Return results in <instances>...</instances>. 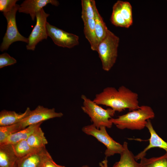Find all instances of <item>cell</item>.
Returning a JSON list of instances; mask_svg holds the SVG:
<instances>
[{
    "label": "cell",
    "instance_id": "6da1fadb",
    "mask_svg": "<svg viewBox=\"0 0 167 167\" xmlns=\"http://www.w3.org/2000/svg\"><path fill=\"white\" fill-rule=\"evenodd\" d=\"M93 101L99 105L109 107L115 112H121L126 109L131 111L140 107L138 94L123 85L118 89L113 87L105 88L96 95Z\"/></svg>",
    "mask_w": 167,
    "mask_h": 167
},
{
    "label": "cell",
    "instance_id": "7a4b0ae2",
    "mask_svg": "<svg viewBox=\"0 0 167 167\" xmlns=\"http://www.w3.org/2000/svg\"><path fill=\"white\" fill-rule=\"evenodd\" d=\"M154 112L150 106L143 105L138 109L131 111L110 121L118 129L141 130L146 127L147 121L154 118Z\"/></svg>",
    "mask_w": 167,
    "mask_h": 167
},
{
    "label": "cell",
    "instance_id": "3957f363",
    "mask_svg": "<svg viewBox=\"0 0 167 167\" xmlns=\"http://www.w3.org/2000/svg\"><path fill=\"white\" fill-rule=\"evenodd\" d=\"M81 98L83 100L81 109L90 118L93 125L97 129L102 126L111 128L113 124L110 119L115 113L113 109L110 108L103 109L84 95H81Z\"/></svg>",
    "mask_w": 167,
    "mask_h": 167
},
{
    "label": "cell",
    "instance_id": "277c9868",
    "mask_svg": "<svg viewBox=\"0 0 167 167\" xmlns=\"http://www.w3.org/2000/svg\"><path fill=\"white\" fill-rule=\"evenodd\" d=\"M119 42V37L109 30L105 37L98 44L97 52L105 71H109L116 62Z\"/></svg>",
    "mask_w": 167,
    "mask_h": 167
},
{
    "label": "cell",
    "instance_id": "5b68a950",
    "mask_svg": "<svg viewBox=\"0 0 167 167\" xmlns=\"http://www.w3.org/2000/svg\"><path fill=\"white\" fill-rule=\"evenodd\" d=\"M104 126L97 129L92 124L84 126L82 131L85 134L95 138L106 147L104 154L107 157L116 154H120L123 151V145L113 139L107 133Z\"/></svg>",
    "mask_w": 167,
    "mask_h": 167
},
{
    "label": "cell",
    "instance_id": "8992f818",
    "mask_svg": "<svg viewBox=\"0 0 167 167\" xmlns=\"http://www.w3.org/2000/svg\"><path fill=\"white\" fill-rule=\"evenodd\" d=\"M19 6L20 5L16 4L10 11L3 13L7 21V26L0 47V50L2 52L7 50L10 45L15 42L20 41L27 44L28 43V39L19 33L17 27L15 17Z\"/></svg>",
    "mask_w": 167,
    "mask_h": 167
},
{
    "label": "cell",
    "instance_id": "52a82bcc",
    "mask_svg": "<svg viewBox=\"0 0 167 167\" xmlns=\"http://www.w3.org/2000/svg\"><path fill=\"white\" fill-rule=\"evenodd\" d=\"M49 15L43 8L36 13V23L28 38V42L26 46L27 50L34 51L38 43L47 39L48 36L46 24L47 19Z\"/></svg>",
    "mask_w": 167,
    "mask_h": 167
},
{
    "label": "cell",
    "instance_id": "ba28073f",
    "mask_svg": "<svg viewBox=\"0 0 167 167\" xmlns=\"http://www.w3.org/2000/svg\"><path fill=\"white\" fill-rule=\"evenodd\" d=\"M114 25L129 28L133 23L132 7L130 3L126 1H118L113 7L110 18Z\"/></svg>",
    "mask_w": 167,
    "mask_h": 167
},
{
    "label": "cell",
    "instance_id": "9c48e42d",
    "mask_svg": "<svg viewBox=\"0 0 167 167\" xmlns=\"http://www.w3.org/2000/svg\"><path fill=\"white\" fill-rule=\"evenodd\" d=\"M63 116L61 112H56L54 108L48 109L42 106L38 105L30 114L21 122L16 123L20 131L29 125L43 122L55 118H60Z\"/></svg>",
    "mask_w": 167,
    "mask_h": 167
},
{
    "label": "cell",
    "instance_id": "30bf717a",
    "mask_svg": "<svg viewBox=\"0 0 167 167\" xmlns=\"http://www.w3.org/2000/svg\"><path fill=\"white\" fill-rule=\"evenodd\" d=\"M47 33L54 43L58 46L71 48L79 44V37L50 24L47 22Z\"/></svg>",
    "mask_w": 167,
    "mask_h": 167
},
{
    "label": "cell",
    "instance_id": "8fae6325",
    "mask_svg": "<svg viewBox=\"0 0 167 167\" xmlns=\"http://www.w3.org/2000/svg\"><path fill=\"white\" fill-rule=\"evenodd\" d=\"M49 4L58 6L59 3L56 0H25L20 5L18 11L29 14L34 21L36 13Z\"/></svg>",
    "mask_w": 167,
    "mask_h": 167
},
{
    "label": "cell",
    "instance_id": "7c38bea8",
    "mask_svg": "<svg viewBox=\"0 0 167 167\" xmlns=\"http://www.w3.org/2000/svg\"><path fill=\"white\" fill-rule=\"evenodd\" d=\"M146 127L148 130L150 134V137L148 139L149 144L142 151L135 156L136 161L145 157L147 151L152 148H161L165 150L166 153H167V142L163 140L157 134L150 120L148 121Z\"/></svg>",
    "mask_w": 167,
    "mask_h": 167
},
{
    "label": "cell",
    "instance_id": "4fadbf2b",
    "mask_svg": "<svg viewBox=\"0 0 167 167\" xmlns=\"http://www.w3.org/2000/svg\"><path fill=\"white\" fill-rule=\"evenodd\" d=\"M48 152L45 147L38 148L27 155L19 158L16 167H41Z\"/></svg>",
    "mask_w": 167,
    "mask_h": 167
},
{
    "label": "cell",
    "instance_id": "5bb4252c",
    "mask_svg": "<svg viewBox=\"0 0 167 167\" xmlns=\"http://www.w3.org/2000/svg\"><path fill=\"white\" fill-rule=\"evenodd\" d=\"M123 149L120 154L119 160L116 162L112 167H141L140 163L137 162L135 156L130 151L126 142H124L123 144ZM101 167H108L107 160H105L100 164Z\"/></svg>",
    "mask_w": 167,
    "mask_h": 167
},
{
    "label": "cell",
    "instance_id": "9a60e30c",
    "mask_svg": "<svg viewBox=\"0 0 167 167\" xmlns=\"http://www.w3.org/2000/svg\"><path fill=\"white\" fill-rule=\"evenodd\" d=\"M31 111L29 107L23 113L6 110L1 111L0 112V126L10 125L21 122L29 115Z\"/></svg>",
    "mask_w": 167,
    "mask_h": 167
},
{
    "label": "cell",
    "instance_id": "2e32d148",
    "mask_svg": "<svg viewBox=\"0 0 167 167\" xmlns=\"http://www.w3.org/2000/svg\"><path fill=\"white\" fill-rule=\"evenodd\" d=\"M19 158L12 144L0 145V167H16Z\"/></svg>",
    "mask_w": 167,
    "mask_h": 167
},
{
    "label": "cell",
    "instance_id": "e0dca14e",
    "mask_svg": "<svg viewBox=\"0 0 167 167\" xmlns=\"http://www.w3.org/2000/svg\"><path fill=\"white\" fill-rule=\"evenodd\" d=\"M43 122L30 125L25 128L12 134L7 137L0 145L13 144L28 137L39 127Z\"/></svg>",
    "mask_w": 167,
    "mask_h": 167
},
{
    "label": "cell",
    "instance_id": "ac0fdd59",
    "mask_svg": "<svg viewBox=\"0 0 167 167\" xmlns=\"http://www.w3.org/2000/svg\"><path fill=\"white\" fill-rule=\"evenodd\" d=\"M84 23L85 37L90 43L91 49L97 51L99 42L96 34L94 18L89 19Z\"/></svg>",
    "mask_w": 167,
    "mask_h": 167
},
{
    "label": "cell",
    "instance_id": "d6986e66",
    "mask_svg": "<svg viewBox=\"0 0 167 167\" xmlns=\"http://www.w3.org/2000/svg\"><path fill=\"white\" fill-rule=\"evenodd\" d=\"M94 11L95 30L99 44L105 37L109 29L99 14L96 4L94 5Z\"/></svg>",
    "mask_w": 167,
    "mask_h": 167
},
{
    "label": "cell",
    "instance_id": "ffe728a7",
    "mask_svg": "<svg viewBox=\"0 0 167 167\" xmlns=\"http://www.w3.org/2000/svg\"><path fill=\"white\" fill-rule=\"evenodd\" d=\"M28 144L32 147L40 148L45 147L48 141L40 126L38 127L27 139Z\"/></svg>",
    "mask_w": 167,
    "mask_h": 167
},
{
    "label": "cell",
    "instance_id": "44dd1931",
    "mask_svg": "<svg viewBox=\"0 0 167 167\" xmlns=\"http://www.w3.org/2000/svg\"><path fill=\"white\" fill-rule=\"evenodd\" d=\"M139 163L141 167H167V153L157 157H143Z\"/></svg>",
    "mask_w": 167,
    "mask_h": 167
},
{
    "label": "cell",
    "instance_id": "7402d4cb",
    "mask_svg": "<svg viewBox=\"0 0 167 167\" xmlns=\"http://www.w3.org/2000/svg\"><path fill=\"white\" fill-rule=\"evenodd\" d=\"M12 145L15 154L19 158H21L38 149L30 146L27 140H21Z\"/></svg>",
    "mask_w": 167,
    "mask_h": 167
},
{
    "label": "cell",
    "instance_id": "603a6c76",
    "mask_svg": "<svg viewBox=\"0 0 167 167\" xmlns=\"http://www.w3.org/2000/svg\"><path fill=\"white\" fill-rule=\"evenodd\" d=\"M95 4L94 0H81V18L83 22L89 19L94 18V5Z\"/></svg>",
    "mask_w": 167,
    "mask_h": 167
},
{
    "label": "cell",
    "instance_id": "cb8c5ba5",
    "mask_svg": "<svg viewBox=\"0 0 167 167\" xmlns=\"http://www.w3.org/2000/svg\"><path fill=\"white\" fill-rule=\"evenodd\" d=\"M19 131L15 124L0 126V144L9 136Z\"/></svg>",
    "mask_w": 167,
    "mask_h": 167
},
{
    "label": "cell",
    "instance_id": "d4e9b609",
    "mask_svg": "<svg viewBox=\"0 0 167 167\" xmlns=\"http://www.w3.org/2000/svg\"><path fill=\"white\" fill-rule=\"evenodd\" d=\"M16 62V60L7 53H4L0 55V68L13 65Z\"/></svg>",
    "mask_w": 167,
    "mask_h": 167
},
{
    "label": "cell",
    "instance_id": "484cf974",
    "mask_svg": "<svg viewBox=\"0 0 167 167\" xmlns=\"http://www.w3.org/2000/svg\"><path fill=\"white\" fill-rule=\"evenodd\" d=\"M18 0H0V11L6 12L12 9L16 4Z\"/></svg>",
    "mask_w": 167,
    "mask_h": 167
},
{
    "label": "cell",
    "instance_id": "4316f807",
    "mask_svg": "<svg viewBox=\"0 0 167 167\" xmlns=\"http://www.w3.org/2000/svg\"><path fill=\"white\" fill-rule=\"evenodd\" d=\"M42 167H65L57 164L53 160L51 156L48 152L42 163Z\"/></svg>",
    "mask_w": 167,
    "mask_h": 167
},
{
    "label": "cell",
    "instance_id": "83f0119b",
    "mask_svg": "<svg viewBox=\"0 0 167 167\" xmlns=\"http://www.w3.org/2000/svg\"><path fill=\"white\" fill-rule=\"evenodd\" d=\"M81 167H89V166L87 165H83L81 166Z\"/></svg>",
    "mask_w": 167,
    "mask_h": 167
},
{
    "label": "cell",
    "instance_id": "f1b7e54d",
    "mask_svg": "<svg viewBox=\"0 0 167 167\" xmlns=\"http://www.w3.org/2000/svg\"><path fill=\"white\" fill-rule=\"evenodd\" d=\"M41 167H42V166Z\"/></svg>",
    "mask_w": 167,
    "mask_h": 167
}]
</instances>
